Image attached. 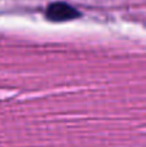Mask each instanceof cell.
Here are the masks:
<instances>
[{
  "label": "cell",
  "mask_w": 146,
  "mask_h": 147,
  "mask_svg": "<svg viewBox=\"0 0 146 147\" xmlns=\"http://www.w3.org/2000/svg\"><path fill=\"white\" fill-rule=\"evenodd\" d=\"M80 16L78 9L69 5L67 3L57 1L48 5L45 10V17L53 22H65V21L75 20Z\"/></svg>",
  "instance_id": "obj_1"
}]
</instances>
